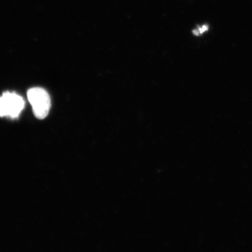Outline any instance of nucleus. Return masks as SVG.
<instances>
[{"instance_id":"obj_2","label":"nucleus","mask_w":252,"mask_h":252,"mask_svg":"<svg viewBox=\"0 0 252 252\" xmlns=\"http://www.w3.org/2000/svg\"><path fill=\"white\" fill-rule=\"evenodd\" d=\"M24 107V99L19 94L5 92L0 96V117L17 118Z\"/></svg>"},{"instance_id":"obj_3","label":"nucleus","mask_w":252,"mask_h":252,"mask_svg":"<svg viewBox=\"0 0 252 252\" xmlns=\"http://www.w3.org/2000/svg\"><path fill=\"white\" fill-rule=\"evenodd\" d=\"M208 30V26L205 25V26H202V27L199 28L198 30L193 31V32L195 35H198V34H203V32H206Z\"/></svg>"},{"instance_id":"obj_1","label":"nucleus","mask_w":252,"mask_h":252,"mask_svg":"<svg viewBox=\"0 0 252 252\" xmlns=\"http://www.w3.org/2000/svg\"><path fill=\"white\" fill-rule=\"evenodd\" d=\"M28 98L37 119H45L51 109V99L47 91L39 87L32 88L28 92Z\"/></svg>"}]
</instances>
